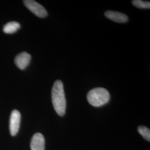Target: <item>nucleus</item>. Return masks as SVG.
Returning a JSON list of instances; mask_svg holds the SVG:
<instances>
[{
	"mask_svg": "<svg viewBox=\"0 0 150 150\" xmlns=\"http://www.w3.org/2000/svg\"><path fill=\"white\" fill-rule=\"evenodd\" d=\"M138 132L145 139L150 141V129L145 126H139L138 128Z\"/></svg>",
	"mask_w": 150,
	"mask_h": 150,
	"instance_id": "obj_10",
	"label": "nucleus"
},
{
	"mask_svg": "<svg viewBox=\"0 0 150 150\" xmlns=\"http://www.w3.org/2000/svg\"><path fill=\"white\" fill-rule=\"evenodd\" d=\"M51 94L52 102L55 111L60 116H64L66 108V100L63 82L61 81H56L54 83Z\"/></svg>",
	"mask_w": 150,
	"mask_h": 150,
	"instance_id": "obj_1",
	"label": "nucleus"
},
{
	"mask_svg": "<svg viewBox=\"0 0 150 150\" xmlns=\"http://www.w3.org/2000/svg\"><path fill=\"white\" fill-rule=\"evenodd\" d=\"M20 28V24L16 21L10 22L6 23L4 27V32L7 33L11 34L16 32Z\"/></svg>",
	"mask_w": 150,
	"mask_h": 150,
	"instance_id": "obj_8",
	"label": "nucleus"
},
{
	"mask_svg": "<svg viewBox=\"0 0 150 150\" xmlns=\"http://www.w3.org/2000/svg\"><path fill=\"white\" fill-rule=\"evenodd\" d=\"M31 56L26 52H23L18 54L15 59L16 66L20 70H24L30 64Z\"/></svg>",
	"mask_w": 150,
	"mask_h": 150,
	"instance_id": "obj_5",
	"label": "nucleus"
},
{
	"mask_svg": "<svg viewBox=\"0 0 150 150\" xmlns=\"http://www.w3.org/2000/svg\"><path fill=\"white\" fill-rule=\"evenodd\" d=\"M87 98L89 103L92 106L100 107L109 101L110 95L106 89L98 87L89 91Z\"/></svg>",
	"mask_w": 150,
	"mask_h": 150,
	"instance_id": "obj_2",
	"label": "nucleus"
},
{
	"mask_svg": "<svg viewBox=\"0 0 150 150\" xmlns=\"http://www.w3.org/2000/svg\"><path fill=\"white\" fill-rule=\"evenodd\" d=\"M23 4L27 8L36 16L43 18L47 16V12L42 6L33 0L23 1Z\"/></svg>",
	"mask_w": 150,
	"mask_h": 150,
	"instance_id": "obj_3",
	"label": "nucleus"
},
{
	"mask_svg": "<svg viewBox=\"0 0 150 150\" xmlns=\"http://www.w3.org/2000/svg\"><path fill=\"white\" fill-rule=\"evenodd\" d=\"M105 15L107 18L117 23H125L129 20L126 15L117 11H107L105 13Z\"/></svg>",
	"mask_w": 150,
	"mask_h": 150,
	"instance_id": "obj_7",
	"label": "nucleus"
},
{
	"mask_svg": "<svg viewBox=\"0 0 150 150\" xmlns=\"http://www.w3.org/2000/svg\"><path fill=\"white\" fill-rule=\"evenodd\" d=\"M21 121V113L17 110L12 111L10 119V131L12 136H15L18 132Z\"/></svg>",
	"mask_w": 150,
	"mask_h": 150,
	"instance_id": "obj_4",
	"label": "nucleus"
},
{
	"mask_svg": "<svg viewBox=\"0 0 150 150\" xmlns=\"http://www.w3.org/2000/svg\"><path fill=\"white\" fill-rule=\"evenodd\" d=\"M133 5L139 8H150V2L149 1H144L141 0H134L132 1Z\"/></svg>",
	"mask_w": 150,
	"mask_h": 150,
	"instance_id": "obj_9",
	"label": "nucleus"
},
{
	"mask_svg": "<svg viewBox=\"0 0 150 150\" xmlns=\"http://www.w3.org/2000/svg\"><path fill=\"white\" fill-rule=\"evenodd\" d=\"M45 140L43 134L36 133L32 137L31 141V150H45Z\"/></svg>",
	"mask_w": 150,
	"mask_h": 150,
	"instance_id": "obj_6",
	"label": "nucleus"
}]
</instances>
